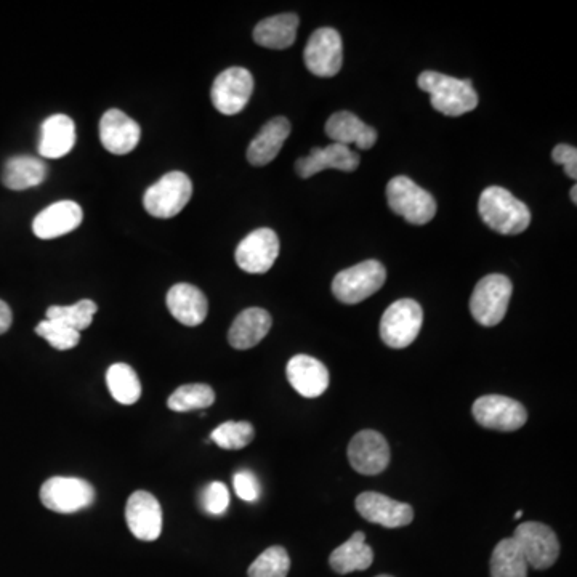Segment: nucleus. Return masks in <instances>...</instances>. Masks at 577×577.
<instances>
[{
	"instance_id": "obj_1",
	"label": "nucleus",
	"mask_w": 577,
	"mask_h": 577,
	"mask_svg": "<svg viewBox=\"0 0 577 577\" xmlns=\"http://www.w3.org/2000/svg\"><path fill=\"white\" fill-rule=\"evenodd\" d=\"M480 217L499 235H520L531 223V210L501 186H489L480 194Z\"/></svg>"
},
{
	"instance_id": "obj_2",
	"label": "nucleus",
	"mask_w": 577,
	"mask_h": 577,
	"mask_svg": "<svg viewBox=\"0 0 577 577\" xmlns=\"http://www.w3.org/2000/svg\"><path fill=\"white\" fill-rule=\"evenodd\" d=\"M420 89L430 95V103L438 113L459 118L478 106V93L472 82L436 71H424L417 79Z\"/></svg>"
},
{
	"instance_id": "obj_3",
	"label": "nucleus",
	"mask_w": 577,
	"mask_h": 577,
	"mask_svg": "<svg viewBox=\"0 0 577 577\" xmlns=\"http://www.w3.org/2000/svg\"><path fill=\"white\" fill-rule=\"evenodd\" d=\"M387 270L377 260H366L335 275L332 292L335 299L347 305L364 302L382 289Z\"/></svg>"
},
{
	"instance_id": "obj_4",
	"label": "nucleus",
	"mask_w": 577,
	"mask_h": 577,
	"mask_svg": "<svg viewBox=\"0 0 577 577\" xmlns=\"http://www.w3.org/2000/svg\"><path fill=\"white\" fill-rule=\"evenodd\" d=\"M387 201L390 209L411 225H427L436 215L432 194L409 177H395L388 182Z\"/></svg>"
},
{
	"instance_id": "obj_5",
	"label": "nucleus",
	"mask_w": 577,
	"mask_h": 577,
	"mask_svg": "<svg viewBox=\"0 0 577 577\" xmlns=\"http://www.w3.org/2000/svg\"><path fill=\"white\" fill-rule=\"evenodd\" d=\"M512 291V281L507 276L488 275L480 279L470 299L473 318L481 326H497L507 315Z\"/></svg>"
},
{
	"instance_id": "obj_6",
	"label": "nucleus",
	"mask_w": 577,
	"mask_h": 577,
	"mask_svg": "<svg viewBox=\"0 0 577 577\" xmlns=\"http://www.w3.org/2000/svg\"><path fill=\"white\" fill-rule=\"evenodd\" d=\"M193 196V183L183 172H169L143 196L146 212L156 218H172L185 209Z\"/></svg>"
},
{
	"instance_id": "obj_7",
	"label": "nucleus",
	"mask_w": 577,
	"mask_h": 577,
	"mask_svg": "<svg viewBox=\"0 0 577 577\" xmlns=\"http://www.w3.org/2000/svg\"><path fill=\"white\" fill-rule=\"evenodd\" d=\"M424 323V311L416 300H396L380 321V337L388 347L406 348L417 339Z\"/></svg>"
},
{
	"instance_id": "obj_8",
	"label": "nucleus",
	"mask_w": 577,
	"mask_h": 577,
	"mask_svg": "<svg viewBox=\"0 0 577 577\" xmlns=\"http://www.w3.org/2000/svg\"><path fill=\"white\" fill-rule=\"evenodd\" d=\"M518 549L523 553L528 566L547 569L555 565L560 555V542L553 529L537 521L521 523L512 536Z\"/></svg>"
},
{
	"instance_id": "obj_9",
	"label": "nucleus",
	"mask_w": 577,
	"mask_h": 577,
	"mask_svg": "<svg viewBox=\"0 0 577 577\" xmlns=\"http://www.w3.org/2000/svg\"><path fill=\"white\" fill-rule=\"evenodd\" d=\"M254 92V77L246 68H228L218 74L210 100L218 113L235 116L246 108Z\"/></svg>"
},
{
	"instance_id": "obj_10",
	"label": "nucleus",
	"mask_w": 577,
	"mask_h": 577,
	"mask_svg": "<svg viewBox=\"0 0 577 577\" xmlns=\"http://www.w3.org/2000/svg\"><path fill=\"white\" fill-rule=\"evenodd\" d=\"M472 412L481 427L496 432H517L528 420L525 406L509 396H481L473 403Z\"/></svg>"
},
{
	"instance_id": "obj_11",
	"label": "nucleus",
	"mask_w": 577,
	"mask_h": 577,
	"mask_svg": "<svg viewBox=\"0 0 577 577\" xmlns=\"http://www.w3.org/2000/svg\"><path fill=\"white\" fill-rule=\"evenodd\" d=\"M41 501L57 513H76L95 502V489L81 478L53 477L41 488Z\"/></svg>"
},
{
	"instance_id": "obj_12",
	"label": "nucleus",
	"mask_w": 577,
	"mask_h": 577,
	"mask_svg": "<svg viewBox=\"0 0 577 577\" xmlns=\"http://www.w3.org/2000/svg\"><path fill=\"white\" fill-rule=\"evenodd\" d=\"M303 60L308 71L318 77L339 74L343 63V44L340 34L332 28H321L308 39Z\"/></svg>"
},
{
	"instance_id": "obj_13",
	"label": "nucleus",
	"mask_w": 577,
	"mask_h": 577,
	"mask_svg": "<svg viewBox=\"0 0 577 577\" xmlns=\"http://www.w3.org/2000/svg\"><path fill=\"white\" fill-rule=\"evenodd\" d=\"M279 255V238L270 228H259L236 247L238 267L251 275H263L275 265Z\"/></svg>"
},
{
	"instance_id": "obj_14",
	"label": "nucleus",
	"mask_w": 577,
	"mask_h": 577,
	"mask_svg": "<svg viewBox=\"0 0 577 577\" xmlns=\"http://www.w3.org/2000/svg\"><path fill=\"white\" fill-rule=\"evenodd\" d=\"M348 460L361 475H379L390 464V446L379 432L363 430L348 444Z\"/></svg>"
},
{
	"instance_id": "obj_15",
	"label": "nucleus",
	"mask_w": 577,
	"mask_h": 577,
	"mask_svg": "<svg viewBox=\"0 0 577 577\" xmlns=\"http://www.w3.org/2000/svg\"><path fill=\"white\" fill-rule=\"evenodd\" d=\"M356 510L364 520L384 528H403L414 520L411 505L372 491L356 497Z\"/></svg>"
},
{
	"instance_id": "obj_16",
	"label": "nucleus",
	"mask_w": 577,
	"mask_h": 577,
	"mask_svg": "<svg viewBox=\"0 0 577 577\" xmlns=\"http://www.w3.org/2000/svg\"><path fill=\"white\" fill-rule=\"evenodd\" d=\"M126 520L137 539L153 542L161 536L162 509L158 499L146 491H137L127 501Z\"/></svg>"
},
{
	"instance_id": "obj_17",
	"label": "nucleus",
	"mask_w": 577,
	"mask_h": 577,
	"mask_svg": "<svg viewBox=\"0 0 577 577\" xmlns=\"http://www.w3.org/2000/svg\"><path fill=\"white\" fill-rule=\"evenodd\" d=\"M142 129L121 109H109L100 121L101 145L109 153L129 154L137 148Z\"/></svg>"
},
{
	"instance_id": "obj_18",
	"label": "nucleus",
	"mask_w": 577,
	"mask_h": 577,
	"mask_svg": "<svg viewBox=\"0 0 577 577\" xmlns=\"http://www.w3.org/2000/svg\"><path fill=\"white\" fill-rule=\"evenodd\" d=\"M84 220L82 207L74 201H58L34 218L33 231L39 239H55L76 230Z\"/></svg>"
},
{
	"instance_id": "obj_19",
	"label": "nucleus",
	"mask_w": 577,
	"mask_h": 577,
	"mask_svg": "<svg viewBox=\"0 0 577 577\" xmlns=\"http://www.w3.org/2000/svg\"><path fill=\"white\" fill-rule=\"evenodd\" d=\"M360 166V156L348 146L332 143L326 148H313L307 158L295 162V170L302 178H310L324 169H337L353 172Z\"/></svg>"
},
{
	"instance_id": "obj_20",
	"label": "nucleus",
	"mask_w": 577,
	"mask_h": 577,
	"mask_svg": "<svg viewBox=\"0 0 577 577\" xmlns=\"http://www.w3.org/2000/svg\"><path fill=\"white\" fill-rule=\"evenodd\" d=\"M287 379L303 398H318L329 388V371L313 356L297 355L287 363Z\"/></svg>"
},
{
	"instance_id": "obj_21",
	"label": "nucleus",
	"mask_w": 577,
	"mask_h": 577,
	"mask_svg": "<svg viewBox=\"0 0 577 577\" xmlns=\"http://www.w3.org/2000/svg\"><path fill=\"white\" fill-rule=\"evenodd\" d=\"M167 308L178 323L194 327L204 323L209 313V302L198 287L180 283L167 292Z\"/></svg>"
},
{
	"instance_id": "obj_22",
	"label": "nucleus",
	"mask_w": 577,
	"mask_h": 577,
	"mask_svg": "<svg viewBox=\"0 0 577 577\" xmlns=\"http://www.w3.org/2000/svg\"><path fill=\"white\" fill-rule=\"evenodd\" d=\"M324 130L332 143H339L348 148L350 145H356L360 150H371L379 137L374 127L368 126L366 122L348 111L332 114L331 118L327 119Z\"/></svg>"
},
{
	"instance_id": "obj_23",
	"label": "nucleus",
	"mask_w": 577,
	"mask_h": 577,
	"mask_svg": "<svg viewBox=\"0 0 577 577\" xmlns=\"http://www.w3.org/2000/svg\"><path fill=\"white\" fill-rule=\"evenodd\" d=\"M76 145V124L66 114H53L41 127L39 154L45 159H60Z\"/></svg>"
},
{
	"instance_id": "obj_24",
	"label": "nucleus",
	"mask_w": 577,
	"mask_h": 577,
	"mask_svg": "<svg viewBox=\"0 0 577 577\" xmlns=\"http://www.w3.org/2000/svg\"><path fill=\"white\" fill-rule=\"evenodd\" d=\"M270 313L263 308H247L236 316L228 332V342L236 350H249L259 345L270 332Z\"/></svg>"
},
{
	"instance_id": "obj_25",
	"label": "nucleus",
	"mask_w": 577,
	"mask_h": 577,
	"mask_svg": "<svg viewBox=\"0 0 577 577\" xmlns=\"http://www.w3.org/2000/svg\"><path fill=\"white\" fill-rule=\"evenodd\" d=\"M289 135L291 122L286 118L271 119L247 148V161L255 167L267 166L271 161H275Z\"/></svg>"
},
{
	"instance_id": "obj_26",
	"label": "nucleus",
	"mask_w": 577,
	"mask_h": 577,
	"mask_svg": "<svg viewBox=\"0 0 577 577\" xmlns=\"http://www.w3.org/2000/svg\"><path fill=\"white\" fill-rule=\"evenodd\" d=\"M299 29V17L283 13L260 21L254 29V41L265 49L284 50L294 45Z\"/></svg>"
},
{
	"instance_id": "obj_27",
	"label": "nucleus",
	"mask_w": 577,
	"mask_h": 577,
	"mask_svg": "<svg viewBox=\"0 0 577 577\" xmlns=\"http://www.w3.org/2000/svg\"><path fill=\"white\" fill-rule=\"evenodd\" d=\"M374 561V552L366 544V536L361 531L353 534L345 544L339 545L329 557V565L337 574L366 571Z\"/></svg>"
},
{
	"instance_id": "obj_28",
	"label": "nucleus",
	"mask_w": 577,
	"mask_h": 577,
	"mask_svg": "<svg viewBox=\"0 0 577 577\" xmlns=\"http://www.w3.org/2000/svg\"><path fill=\"white\" fill-rule=\"evenodd\" d=\"M47 166L41 159L33 156H15L4 167L2 182L13 191L29 190L44 183Z\"/></svg>"
},
{
	"instance_id": "obj_29",
	"label": "nucleus",
	"mask_w": 577,
	"mask_h": 577,
	"mask_svg": "<svg viewBox=\"0 0 577 577\" xmlns=\"http://www.w3.org/2000/svg\"><path fill=\"white\" fill-rule=\"evenodd\" d=\"M106 384L114 400L124 406H132L142 396V384L137 372L129 364L116 363L106 372Z\"/></svg>"
},
{
	"instance_id": "obj_30",
	"label": "nucleus",
	"mask_w": 577,
	"mask_h": 577,
	"mask_svg": "<svg viewBox=\"0 0 577 577\" xmlns=\"http://www.w3.org/2000/svg\"><path fill=\"white\" fill-rule=\"evenodd\" d=\"M528 563L512 537L494 547L491 555V577H526Z\"/></svg>"
},
{
	"instance_id": "obj_31",
	"label": "nucleus",
	"mask_w": 577,
	"mask_h": 577,
	"mask_svg": "<svg viewBox=\"0 0 577 577\" xmlns=\"http://www.w3.org/2000/svg\"><path fill=\"white\" fill-rule=\"evenodd\" d=\"M214 401L215 393L212 387L206 384H190L177 388L170 395L167 406L175 412H190L210 408Z\"/></svg>"
},
{
	"instance_id": "obj_32",
	"label": "nucleus",
	"mask_w": 577,
	"mask_h": 577,
	"mask_svg": "<svg viewBox=\"0 0 577 577\" xmlns=\"http://www.w3.org/2000/svg\"><path fill=\"white\" fill-rule=\"evenodd\" d=\"M97 313V305L92 300H81L71 307H58L53 305L47 310V319L58 321L71 327L74 331H85L92 324L93 316Z\"/></svg>"
},
{
	"instance_id": "obj_33",
	"label": "nucleus",
	"mask_w": 577,
	"mask_h": 577,
	"mask_svg": "<svg viewBox=\"0 0 577 577\" xmlns=\"http://www.w3.org/2000/svg\"><path fill=\"white\" fill-rule=\"evenodd\" d=\"M291 569V558L286 549L273 545L252 563L247 571L249 577H287Z\"/></svg>"
},
{
	"instance_id": "obj_34",
	"label": "nucleus",
	"mask_w": 577,
	"mask_h": 577,
	"mask_svg": "<svg viewBox=\"0 0 577 577\" xmlns=\"http://www.w3.org/2000/svg\"><path fill=\"white\" fill-rule=\"evenodd\" d=\"M255 430L249 422H225L220 427L215 428L210 440L214 441L222 449L246 448L254 440Z\"/></svg>"
},
{
	"instance_id": "obj_35",
	"label": "nucleus",
	"mask_w": 577,
	"mask_h": 577,
	"mask_svg": "<svg viewBox=\"0 0 577 577\" xmlns=\"http://www.w3.org/2000/svg\"><path fill=\"white\" fill-rule=\"evenodd\" d=\"M36 334L41 335L42 339L57 348L60 352H66L71 348L76 347L77 343L81 342V332L74 331L71 327L65 324L58 323V321H50L45 319L42 323L37 324Z\"/></svg>"
},
{
	"instance_id": "obj_36",
	"label": "nucleus",
	"mask_w": 577,
	"mask_h": 577,
	"mask_svg": "<svg viewBox=\"0 0 577 577\" xmlns=\"http://www.w3.org/2000/svg\"><path fill=\"white\" fill-rule=\"evenodd\" d=\"M201 504L210 515H215V517L223 515L228 510V505H230L228 488L220 481L210 483V485L202 489Z\"/></svg>"
},
{
	"instance_id": "obj_37",
	"label": "nucleus",
	"mask_w": 577,
	"mask_h": 577,
	"mask_svg": "<svg viewBox=\"0 0 577 577\" xmlns=\"http://www.w3.org/2000/svg\"><path fill=\"white\" fill-rule=\"evenodd\" d=\"M236 494L246 502H255L260 497V483L254 473L241 470L233 477Z\"/></svg>"
},
{
	"instance_id": "obj_38",
	"label": "nucleus",
	"mask_w": 577,
	"mask_h": 577,
	"mask_svg": "<svg viewBox=\"0 0 577 577\" xmlns=\"http://www.w3.org/2000/svg\"><path fill=\"white\" fill-rule=\"evenodd\" d=\"M553 162L565 167L566 175L576 180L577 178V150L574 146L557 145L553 148Z\"/></svg>"
},
{
	"instance_id": "obj_39",
	"label": "nucleus",
	"mask_w": 577,
	"mask_h": 577,
	"mask_svg": "<svg viewBox=\"0 0 577 577\" xmlns=\"http://www.w3.org/2000/svg\"><path fill=\"white\" fill-rule=\"evenodd\" d=\"M13 315L7 303L0 300V334H5L12 326Z\"/></svg>"
},
{
	"instance_id": "obj_40",
	"label": "nucleus",
	"mask_w": 577,
	"mask_h": 577,
	"mask_svg": "<svg viewBox=\"0 0 577 577\" xmlns=\"http://www.w3.org/2000/svg\"><path fill=\"white\" fill-rule=\"evenodd\" d=\"M569 196H571V201H573L574 204H577V186H573V190H571Z\"/></svg>"
},
{
	"instance_id": "obj_41",
	"label": "nucleus",
	"mask_w": 577,
	"mask_h": 577,
	"mask_svg": "<svg viewBox=\"0 0 577 577\" xmlns=\"http://www.w3.org/2000/svg\"><path fill=\"white\" fill-rule=\"evenodd\" d=\"M521 517H523V512H521V510L520 512L515 513V518H521Z\"/></svg>"
},
{
	"instance_id": "obj_42",
	"label": "nucleus",
	"mask_w": 577,
	"mask_h": 577,
	"mask_svg": "<svg viewBox=\"0 0 577 577\" xmlns=\"http://www.w3.org/2000/svg\"><path fill=\"white\" fill-rule=\"evenodd\" d=\"M377 577H393V576H388V574H382V576H377Z\"/></svg>"
}]
</instances>
